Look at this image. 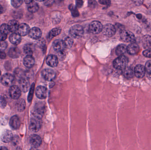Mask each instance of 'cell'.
<instances>
[{"instance_id": "20", "label": "cell", "mask_w": 151, "mask_h": 150, "mask_svg": "<svg viewBox=\"0 0 151 150\" xmlns=\"http://www.w3.org/2000/svg\"><path fill=\"white\" fill-rule=\"evenodd\" d=\"M13 138V135L11 131L5 130L3 132L1 135V140L4 143H9L11 141Z\"/></svg>"}, {"instance_id": "21", "label": "cell", "mask_w": 151, "mask_h": 150, "mask_svg": "<svg viewBox=\"0 0 151 150\" xmlns=\"http://www.w3.org/2000/svg\"><path fill=\"white\" fill-rule=\"evenodd\" d=\"M46 62L49 66L52 68H55L58 64V59L56 55H50L47 57Z\"/></svg>"}, {"instance_id": "10", "label": "cell", "mask_w": 151, "mask_h": 150, "mask_svg": "<svg viewBox=\"0 0 151 150\" xmlns=\"http://www.w3.org/2000/svg\"><path fill=\"white\" fill-rule=\"evenodd\" d=\"M44 106L41 103L36 104L33 111V114L34 117L41 119L42 115L44 114Z\"/></svg>"}, {"instance_id": "4", "label": "cell", "mask_w": 151, "mask_h": 150, "mask_svg": "<svg viewBox=\"0 0 151 150\" xmlns=\"http://www.w3.org/2000/svg\"><path fill=\"white\" fill-rule=\"evenodd\" d=\"M15 80V77L13 75L10 74H5L2 76L1 82L4 86L11 87L13 85Z\"/></svg>"}, {"instance_id": "38", "label": "cell", "mask_w": 151, "mask_h": 150, "mask_svg": "<svg viewBox=\"0 0 151 150\" xmlns=\"http://www.w3.org/2000/svg\"><path fill=\"white\" fill-rule=\"evenodd\" d=\"M145 70L150 76H151V60H149L146 62L145 66Z\"/></svg>"}, {"instance_id": "2", "label": "cell", "mask_w": 151, "mask_h": 150, "mask_svg": "<svg viewBox=\"0 0 151 150\" xmlns=\"http://www.w3.org/2000/svg\"><path fill=\"white\" fill-rule=\"evenodd\" d=\"M84 33V31L82 26L79 25L73 26L70 30V34L71 37L74 38H79L82 37Z\"/></svg>"}, {"instance_id": "43", "label": "cell", "mask_w": 151, "mask_h": 150, "mask_svg": "<svg viewBox=\"0 0 151 150\" xmlns=\"http://www.w3.org/2000/svg\"><path fill=\"white\" fill-rule=\"evenodd\" d=\"M145 28L147 31H150L151 29V22L149 21H146V23H145Z\"/></svg>"}, {"instance_id": "16", "label": "cell", "mask_w": 151, "mask_h": 150, "mask_svg": "<svg viewBox=\"0 0 151 150\" xmlns=\"http://www.w3.org/2000/svg\"><path fill=\"white\" fill-rule=\"evenodd\" d=\"M139 45L135 42H132L127 47V52L131 55H136L139 52Z\"/></svg>"}, {"instance_id": "46", "label": "cell", "mask_w": 151, "mask_h": 150, "mask_svg": "<svg viewBox=\"0 0 151 150\" xmlns=\"http://www.w3.org/2000/svg\"><path fill=\"white\" fill-rule=\"evenodd\" d=\"M45 5L47 6H50L53 4L54 0H44Z\"/></svg>"}, {"instance_id": "6", "label": "cell", "mask_w": 151, "mask_h": 150, "mask_svg": "<svg viewBox=\"0 0 151 150\" xmlns=\"http://www.w3.org/2000/svg\"><path fill=\"white\" fill-rule=\"evenodd\" d=\"M103 26L101 23L99 21H93L89 26V31L93 34H98L103 30Z\"/></svg>"}, {"instance_id": "9", "label": "cell", "mask_w": 151, "mask_h": 150, "mask_svg": "<svg viewBox=\"0 0 151 150\" xmlns=\"http://www.w3.org/2000/svg\"><path fill=\"white\" fill-rule=\"evenodd\" d=\"M103 33L108 37H112L116 33V29L114 26L111 24H107L103 27Z\"/></svg>"}, {"instance_id": "55", "label": "cell", "mask_w": 151, "mask_h": 150, "mask_svg": "<svg viewBox=\"0 0 151 150\" xmlns=\"http://www.w3.org/2000/svg\"><path fill=\"white\" fill-rule=\"evenodd\" d=\"M1 70H0V77H1Z\"/></svg>"}, {"instance_id": "33", "label": "cell", "mask_w": 151, "mask_h": 150, "mask_svg": "<svg viewBox=\"0 0 151 150\" xmlns=\"http://www.w3.org/2000/svg\"><path fill=\"white\" fill-rule=\"evenodd\" d=\"M10 31L8 24H3L0 26V32L2 33L7 35L9 33Z\"/></svg>"}, {"instance_id": "17", "label": "cell", "mask_w": 151, "mask_h": 150, "mask_svg": "<svg viewBox=\"0 0 151 150\" xmlns=\"http://www.w3.org/2000/svg\"><path fill=\"white\" fill-rule=\"evenodd\" d=\"M30 27L26 23H21L19 25L18 28L17 32L20 36H25L29 33Z\"/></svg>"}, {"instance_id": "31", "label": "cell", "mask_w": 151, "mask_h": 150, "mask_svg": "<svg viewBox=\"0 0 151 150\" xmlns=\"http://www.w3.org/2000/svg\"><path fill=\"white\" fill-rule=\"evenodd\" d=\"M143 45L145 48H151V37L150 35H146L144 37L142 40Z\"/></svg>"}, {"instance_id": "12", "label": "cell", "mask_w": 151, "mask_h": 150, "mask_svg": "<svg viewBox=\"0 0 151 150\" xmlns=\"http://www.w3.org/2000/svg\"><path fill=\"white\" fill-rule=\"evenodd\" d=\"M53 48L55 51L58 53H63L66 48L64 41L56 40L53 43Z\"/></svg>"}, {"instance_id": "35", "label": "cell", "mask_w": 151, "mask_h": 150, "mask_svg": "<svg viewBox=\"0 0 151 150\" xmlns=\"http://www.w3.org/2000/svg\"><path fill=\"white\" fill-rule=\"evenodd\" d=\"M64 41L65 44V46L67 48H70L73 43V40L70 37L65 38L64 40Z\"/></svg>"}, {"instance_id": "3", "label": "cell", "mask_w": 151, "mask_h": 150, "mask_svg": "<svg viewBox=\"0 0 151 150\" xmlns=\"http://www.w3.org/2000/svg\"><path fill=\"white\" fill-rule=\"evenodd\" d=\"M42 121L40 118L34 117L30 121L29 128L32 132L36 133L41 128Z\"/></svg>"}, {"instance_id": "23", "label": "cell", "mask_w": 151, "mask_h": 150, "mask_svg": "<svg viewBox=\"0 0 151 150\" xmlns=\"http://www.w3.org/2000/svg\"><path fill=\"white\" fill-rule=\"evenodd\" d=\"M9 41L13 45H17L20 43L21 41V38L20 35L18 33H12L9 37Z\"/></svg>"}, {"instance_id": "51", "label": "cell", "mask_w": 151, "mask_h": 150, "mask_svg": "<svg viewBox=\"0 0 151 150\" xmlns=\"http://www.w3.org/2000/svg\"><path fill=\"white\" fill-rule=\"evenodd\" d=\"M33 0H24V2L25 3L28 4L32 2V1Z\"/></svg>"}, {"instance_id": "40", "label": "cell", "mask_w": 151, "mask_h": 150, "mask_svg": "<svg viewBox=\"0 0 151 150\" xmlns=\"http://www.w3.org/2000/svg\"><path fill=\"white\" fill-rule=\"evenodd\" d=\"M7 42L4 41H0V51H4L7 47Z\"/></svg>"}, {"instance_id": "28", "label": "cell", "mask_w": 151, "mask_h": 150, "mask_svg": "<svg viewBox=\"0 0 151 150\" xmlns=\"http://www.w3.org/2000/svg\"><path fill=\"white\" fill-rule=\"evenodd\" d=\"M16 108L19 112H23L25 109V101L23 99H19L16 104Z\"/></svg>"}, {"instance_id": "42", "label": "cell", "mask_w": 151, "mask_h": 150, "mask_svg": "<svg viewBox=\"0 0 151 150\" xmlns=\"http://www.w3.org/2000/svg\"><path fill=\"white\" fill-rule=\"evenodd\" d=\"M143 54L145 57L151 58V49H147L144 51Z\"/></svg>"}, {"instance_id": "25", "label": "cell", "mask_w": 151, "mask_h": 150, "mask_svg": "<svg viewBox=\"0 0 151 150\" xmlns=\"http://www.w3.org/2000/svg\"><path fill=\"white\" fill-rule=\"evenodd\" d=\"M123 75L127 79H131L134 77V72L131 68L127 67L123 70Z\"/></svg>"}, {"instance_id": "53", "label": "cell", "mask_w": 151, "mask_h": 150, "mask_svg": "<svg viewBox=\"0 0 151 150\" xmlns=\"http://www.w3.org/2000/svg\"><path fill=\"white\" fill-rule=\"evenodd\" d=\"M8 149H7V148H6L5 147H0V150H7Z\"/></svg>"}, {"instance_id": "44", "label": "cell", "mask_w": 151, "mask_h": 150, "mask_svg": "<svg viewBox=\"0 0 151 150\" xmlns=\"http://www.w3.org/2000/svg\"><path fill=\"white\" fill-rule=\"evenodd\" d=\"M134 4L137 6H140L143 3L144 0H132Z\"/></svg>"}, {"instance_id": "54", "label": "cell", "mask_w": 151, "mask_h": 150, "mask_svg": "<svg viewBox=\"0 0 151 150\" xmlns=\"http://www.w3.org/2000/svg\"><path fill=\"white\" fill-rule=\"evenodd\" d=\"M36 1H38L42 2L44 1V0H36Z\"/></svg>"}, {"instance_id": "27", "label": "cell", "mask_w": 151, "mask_h": 150, "mask_svg": "<svg viewBox=\"0 0 151 150\" xmlns=\"http://www.w3.org/2000/svg\"><path fill=\"white\" fill-rule=\"evenodd\" d=\"M8 25L10 31L15 32L17 31L18 28L19 26V23L17 20L13 19V20H10L9 22Z\"/></svg>"}, {"instance_id": "47", "label": "cell", "mask_w": 151, "mask_h": 150, "mask_svg": "<svg viewBox=\"0 0 151 150\" xmlns=\"http://www.w3.org/2000/svg\"><path fill=\"white\" fill-rule=\"evenodd\" d=\"M7 35L0 32V41H4L7 38Z\"/></svg>"}, {"instance_id": "18", "label": "cell", "mask_w": 151, "mask_h": 150, "mask_svg": "<svg viewBox=\"0 0 151 150\" xmlns=\"http://www.w3.org/2000/svg\"><path fill=\"white\" fill-rule=\"evenodd\" d=\"M145 67L142 65H137L134 69V75L138 78H142L145 76Z\"/></svg>"}, {"instance_id": "37", "label": "cell", "mask_w": 151, "mask_h": 150, "mask_svg": "<svg viewBox=\"0 0 151 150\" xmlns=\"http://www.w3.org/2000/svg\"><path fill=\"white\" fill-rule=\"evenodd\" d=\"M35 89V84H32V86L30 88V92H29V95L28 96V102H31L33 96L34 91Z\"/></svg>"}, {"instance_id": "41", "label": "cell", "mask_w": 151, "mask_h": 150, "mask_svg": "<svg viewBox=\"0 0 151 150\" xmlns=\"http://www.w3.org/2000/svg\"><path fill=\"white\" fill-rule=\"evenodd\" d=\"M99 3L100 4L106 5V6H109L111 4L110 0H99Z\"/></svg>"}, {"instance_id": "11", "label": "cell", "mask_w": 151, "mask_h": 150, "mask_svg": "<svg viewBox=\"0 0 151 150\" xmlns=\"http://www.w3.org/2000/svg\"><path fill=\"white\" fill-rule=\"evenodd\" d=\"M36 96L40 99L46 98L48 94L47 89L43 86H39L36 88L35 91Z\"/></svg>"}, {"instance_id": "48", "label": "cell", "mask_w": 151, "mask_h": 150, "mask_svg": "<svg viewBox=\"0 0 151 150\" xmlns=\"http://www.w3.org/2000/svg\"><path fill=\"white\" fill-rule=\"evenodd\" d=\"M96 5V2L95 1V0H89V5L91 7H94Z\"/></svg>"}, {"instance_id": "36", "label": "cell", "mask_w": 151, "mask_h": 150, "mask_svg": "<svg viewBox=\"0 0 151 150\" xmlns=\"http://www.w3.org/2000/svg\"><path fill=\"white\" fill-rule=\"evenodd\" d=\"M24 0H11V4L15 8H19L23 4Z\"/></svg>"}, {"instance_id": "14", "label": "cell", "mask_w": 151, "mask_h": 150, "mask_svg": "<svg viewBox=\"0 0 151 150\" xmlns=\"http://www.w3.org/2000/svg\"><path fill=\"white\" fill-rule=\"evenodd\" d=\"M19 85L20 90L24 92H27L30 87V82L26 77H21L19 81Z\"/></svg>"}, {"instance_id": "39", "label": "cell", "mask_w": 151, "mask_h": 150, "mask_svg": "<svg viewBox=\"0 0 151 150\" xmlns=\"http://www.w3.org/2000/svg\"><path fill=\"white\" fill-rule=\"evenodd\" d=\"M7 105L6 99L3 96L0 95V107L2 108H4Z\"/></svg>"}, {"instance_id": "45", "label": "cell", "mask_w": 151, "mask_h": 150, "mask_svg": "<svg viewBox=\"0 0 151 150\" xmlns=\"http://www.w3.org/2000/svg\"><path fill=\"white\" fill-rule=\"evenodd\" d=\"M19 138L18 136H15L13 137L12 141V144L14 145H16L19 143Z\"/></svg>"}, {"instance_id": "24", "label": "cell", "mask_w": 151, "mask_h": 150, "mask_svg": "<svg viewBox=\"0 0 151 150\" xmlns=\"http://www.w3.org/2000/svg\"><path fill=\"white\" fill-rule=\"evenodd\" d=\"M8 54L11 58H17L20 55V52L18 48L12 47L9 50Z\"/></svg>"}, {"instance_id": "13", "label": "cell", "mask_w": 151, "mask_h": 150, "mask_svg": "<svg viewBox=\"0 0 151 150\" xmlns=\"http://www.w3.org/2000/svg\"><path fill=\"white\" fill-rule=\"evenodd\" d=\"M29 142L32 147L35 148H38L41 144V138L39 135L33 134L30 136Z\"/></svg>"}, {"instance_id": "50", "label": "cell", "mask_w": 151, "mask_h": 150, "mask_svg": "<svg viewBox=\"0 0 151 150\" xmlns=\"http://www.w3.org/2000/svg\"><path fill=\"white\" fill-rule=\"evenodd\" d=\"M6 55L3 51H0V59H4L6 58Z\"/></svg>"}, {"instance_id": "52", "label": "cell", "mask_w": 151, "mask_h": 150, "mask_svg": "<svg viewBox=\"0 0 151 150\" xmlns=\"http://www.w3.org/2000/svg\"><path fill=\"white\" fill-rule=\"evenodd\" d=\"M3 12V7L0 5V14H1Z\"/></svg>"}, {"instance_id": "22", "label": "cell", "mask_w": 151, "mask_h": 150, "mask_svg": "<svg viewBox=\"0 0 151 150\" xmlns=\"http://www.w3.org/2000/svg\"><path fill=\"white\" fill-rule=\"evenodd\" d=\"M35 60L32 55H27L24 60V64L27 68H31L34 65Z\"/></svg>"}, {"instance_id": "26", "label": "cell", "mask_w": 151, "mask_h": 150, "mask_svg": "<svg viewBox=\"0 0 151 150\" xmlns=\"http://www.w3.org/2000/svg\"><path fill=\"white\" fill-rule=\"evenodd\" d=\"M116 54L119 56L123 55L127 52V46L124 44H121L117 46L115 50Z\"/></svg>"}, {"instance_id": "1", "label": "cell", "mask_w": 151, "mask_h": 150, "mask_svg": "<svg viewBox=\"0 0 151 150\" xmlns=\"http://www.w3.org/2000/svg\"><path fill=\"white\" fill-rule=\"evenodd\" d=\"M128 63V59L126 56H119L113 62V66L115 69L119 70H123L127 68Z\"/></svg>"}, {"instance_id": "29", "label": "cell", "mask_w": 151, "mask_h": 150, "mask_svg": "<svg viewBox=\"0 0 151 150\" xmlns=\"http://www.w3.org/2000/svg\"><path fill=\"white\" fill-rule=\"evenodd\" d=\"M39 9V6L38 4L35 2L32 1L30 3L28 4V6H27V9L28 11H30L32 13H35L38 11Z\"/></svg>"}, {"instance_id": "8", "label": "cell", "mask_w": 151, "mask_h": 150, "mask_svg": "<svg viewBox=\"0 0 151 150\" xmlns=\"http://www.w3.org/2000/svg\"><path fill=\"white\" fill-rule=\"evenodd\" d=\"M19 87L17 85H12L9 90V95L12 99H18L21 96V91Z\"/></svg>"}, {"instance_id": "30", "label": "cell", "mask_w": 151, "mask_h": 150, "mask_svg": "<svg viewBox=\"0 0 151 150\" xmlns=\"http://www.w3.org/2000/svg\"><path fill=\"white\" fill-rule=\"evenodd\" d=\"M24 51L27 55H32L33 53L34 47L32 44H27L25 45Z\"/></svg>"}, {"instance_id": "15", "label": "cell", "mask_w": 151, "mask_h": 150, "mask_svg": "<svg viewBox=\"0 0 151 150\" xmlns=\"http://www.w3.org/2000/svg\"><path fill=\"white\" fill-rule=\"evenodd\" d=\"M28 34L29 37L33 39H39L41 37L42 33L40 28L34 27L30 30Z\"/></svg>"}, {"instance_id": "7", "label": "cell", "mask_w": 151, "mask_h": 150, "mask_svg": "<svg viewBox=\"0 0 151 150\" xmlns=\"http://www.w3.org/2000/svg\"><path fill=\"white\" fill-rule=\"evenodd\" d=\"M42 75L46 81H52L56 77V73L54 70L50 69H44L42 72Z\"/></svg>"}, {"instance_id": "32", "label": "cell", "mask_w": 151, "mask_h": 150, "mask_svg": "<svg viewBox=\"0 0 151 150\" xmlns=\"http://www.w3.org/2000/svg\"><path fill=\"white\" fill-rule=\"evenodd\" d=\"M62 30L60 28H56L52 29L48 34V38L49 39H51L54 37L58 36L61 33Z\"/></svg>"}, {"instance_id": "5", "label": "cell", "mask_w": 151, "mask_h": 150, "mask_svg": "<svg viewBox=\"0 0 151 150\" xmlns=\"http://www.w3.org/2000/svg\"><path fill=\"white\" fill-rule=\"evenodd\" d=\"M120 38L124 42L132 43L135 41L134 35L133 33L129 31L125 30L122 31L121 32Z\"/></svg>"}, {"instance_id": "19", "label": "cell", "mask_w": 151, "mask_h": 150, "mask_svg": "<svg viewBox=\"0 0 151 150\" xmlns=\"http://www.w3.org/2000/svg\"><path fill=\"white\" fill-rule=\"evenodd\" d=\"M20 120L18 116L14 115L11 118L9 124L11 127L13 129H18L20 126Z\"/></svg>"}, {"instance_id": "49", "label": "cell", "mask_w": 151, "mask_h": 150, "mask_svg": "<svg viewBox=\"0 0 151 150\" xmlns=\"http://www.w3.org/2000/svg\"><path fill=\"white\" fill-rule=\"evenodd\" d=\"M83 4V0H76V4L78 8H81Z\"/></svg>"}, {"instance_id": "34", "label": "cell", "mask_w": 151, "mask_h": 150, "mask_svg": "<svg viewBox=\"0 0 151 150\" xmlns=\"http://www.w3.org/2000/svg\"><path fill=\"white\" fill-rule=\"evenodd\" d=\"M69 9L71 11L73 16L74 17H77L79 16V13L78 10L75 5L73 4H71L69 6Z\"/></svg>"}]
</instances>
